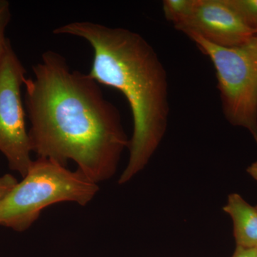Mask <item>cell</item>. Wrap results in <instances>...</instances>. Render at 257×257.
I'll list each match as a JSON object with an SVG mask.
<instances>
[{
	"label": "cell",
	"mask_w": 257,
	"mask_h": 257,
	"mask_svg": "<svg viewBox=\"0 0 257 257\" xmlns=\"http://www.w3.org/2000/svg\"><path fill=\"white\" fill-rule=\"evenodd\" d=\"M246 172L253 179L257 181V161L248 167Z\"/></svg>",
	"instance_id": "4fadbf2b"
},
{
	"label": "cell",
	"mask_w": 257,
	"mask_h": 257,
	"mask_svg": "<svg viewBox=\"0 0 257 257\" xmlns=\"http://www.w3.org/2000/svg\"><path fill=\"white\" fill-rule=\"evenodd\" d=\"M99 189L80 170L73 172L48 159L37 158L0 203V225L23 232L45 208L66 202L86 206Z\"/></svg>",
	"instance_id": "3957f363"
},
{
	"label": "cell",
	"mask_w": 257,
	"mask_h": 257,
	"mask_svg": "<svg viewBox=\"0 0 257 257\" xmlns=\"http://www.w3.org/2000/svg\"><path fill=\"white\" fill-rule=\"evenodd\" d=\"M186 35L214 65L225 117L248 130L257 143V36L243 46L224 47Z\"/></svg>",
	"instance_id": "277c9868"
},
{
	"label": "cell",
	"mask_w": 257,
	"mask_h": 257,
	"mask_svg": "<svg viewBox=\"0 0 257 257\" xmlns=\"http://www.w3.org/2000/svg\"><path fill=\"white\" fill-rule=\"evenodd\" d=\"M256 248H247L236 246L232 257H256Z\"/></svg>",
	"instance_id": "7c38bea8"
},
{
	"label": "cell",
	"mask_w": 257,
	"mask_h": 257,
	"mask_svg": "<svg viewBox=\"0 0 257 257\" xmlns=\"http://www.w3.org/2000/svg\"><path fill=\"white\" fill-rule=\"evenodd\" d=\"M25 74L26 70L10 42L0 63V152L10 169L23 177L33 162L21 96Z\"/></svg>",
	"instance_id": "5b68a950"
},
{
	"label": "cell",
	"mask_w": 257,
	"mask_h": 257,
	"mask_svg": "<svg viewBox=\"0 0 257 257\" xmlns=\"http://www.w3.org/2000/svg\"><path fill=\"white\" fill-rule=\"evenodd\" d=\"M18 181L13 175H5L0 177V203L14 188Z\"/></svg>",
	"instance_id": "8fae6325"
},
{
	"label": "cell",
	"mask_w": 257,
	"mask_h": 257,
	"mask_svg": "<svg viewBox=\"0 0 257 257\" xmlns=\"http://www.w3.org/2000/svg\"><path fill=\"white\" fill-rule=\"evenodd\" d=\"M243 23L257 33V0H226Z\"/></svg>",
	"instance_id": "9c48e42d"
},
{
	"label": "cell",
	"mask_w": 257,
	"mask_h": 257,
	"mask_svg": "<svg viewBox=\"0 0 257 257\" xmlns=\"http://www.w3.org/2000/svg\"><path fill=\"white\" fill-rule=\"evenodd\" d=\"M195 3L196 0H165L163 11L165 18L177 26L188 18Z\"/></svg>",
	"instance_id": "ba28073f"
},
{
	"label": "cell",
	"mask_w": 257,
	"mask_h": 257,
	"mask_svg": "<svg viewBox=\"0 0 257 257\" xmlns=\"http://www.w3.org/2000/svg\"><path fill=\"white\" fill-rule=\"evenodd\" d=\"M53 33L86 40L94 50L89 75L119 90L130 104L134 132L128 165L119 179L126 183L145 168L165 136L170 113L167 71L150 44L126 29L79 21Z\"/></svg>",
	"instance_id": "7a4b0ae2"
},
{
	"label": "cell",
	"mask_w": 257,
	"mask_h": 257,
	"mask_svg": "<svg viewBox=\"0 0 257 257\" xmlns=\"http://www.w3.org/2000/svg\"><path fill=\"white\" fill-rule=\"evenodd\" d=\"M32 69L24 84L32 152L64 167L74 161L96 184L110 179L130 145L117 108L57 52L42 54Z\"/></svg>",
	"instance_id": "6da1fadb"
},
{
	"label": "cell",
	"mask_w": 257,
	"mask_h": 257,
	"mask_svg": "<svg viewBox=\"0 0 257 257\" xmlns=\"http://www.w3.org/2000/svg\"><path fill=\"white\" fill-rule=\"evenodd\" d=\"M11 15L9 2L0 0V63L10 42L5 37V32L11 20Z\"/></svg>",
	"instance_id": "30bf717a"
},
{
	"label": "cell",
	"mask_w": 257,
	"mask_h": 257,
	"mask_svg": "<svg viewBox=\"0 0 257 257\" xmlns=\"http://www.w3.org/2000/svg\"><path fill=\"white\" fill-rule=\"evenodd\" d=\"M175 28L184 34H197L214 45L224 47L243 46L257 36L226 0H196L192 13Z\"/></svg>",
	"instance_id": "8992f818"
},
{
	"label": "cell",
	"mask_w": 257,
	"mask_h": 257,
	"mask_svg": "<svg viewBox=\"0 0 257 257\" xmlns=\"http://www.w3.org/2000/svg\"><path fill=\"white\" fill-rule=\"evenodd\" d=\"M233 221L236 246L257 248V206L250 205L239 194H230L223 207Z\"/></svg>",
	"instance_id": "52a82bcc"
},
{
	"label": "cell",
	"mask_w": 257,
	"mask_h": 257,
	"mask_svg": "<svg viewBox=\"0 0 257 257\" xmlns=\"http://www.w3.org/2000/svg\"><path fill=\"white\" fill-rule=\"evenodd\" d=\"M256 257H257V248H256Z\"/></svg>",
	"instance_id": "5bb4252c"
}]
</instances>
